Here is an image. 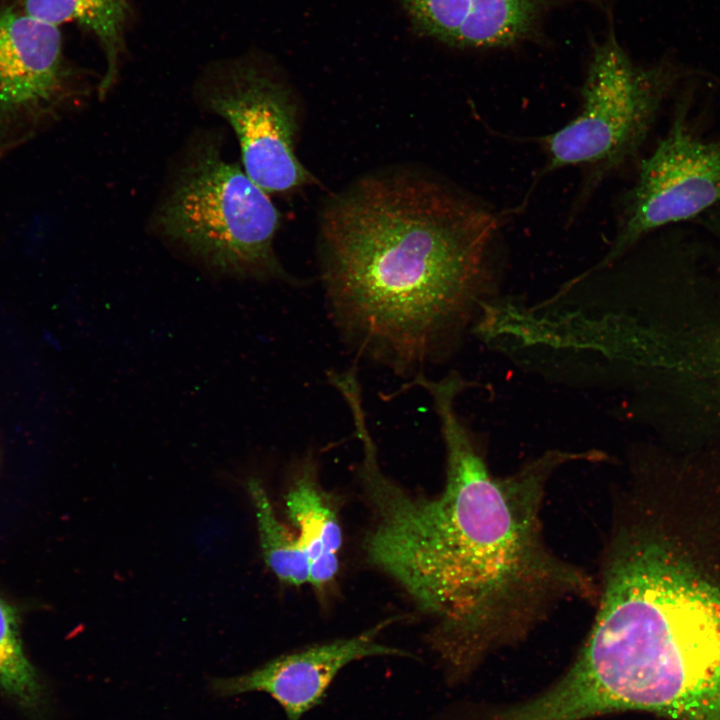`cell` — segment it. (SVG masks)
I'll return each mask as SVG.
<instances>
[{"label": "cell", "mask_w": 720, "mask_h": 720, "mask_svg": "<svg viewBox=\"0 0 720 720\" xmlns=\"http://www.w3.org/2000/svg\"><path fill=\"white\" fill-rule=\"evenodd\" d=\"M465 390L452 375L424 385L446 458L444 487L434 497L414 495L384 473L372 436L359 441L358 472L373 517L365 554L430 620L426 642L450 681L527 636L563 603L596 604V577L547 544L542 508L558 469L607 459L595 449H553L496 476L480 435L458 412Z\"/></svg>", "instance_id": "6da1fadb"}, {"label": "cell", "mask_w": 720, "mask_h": 720, "mask_svg": "<svg viewBox=\"0 0 720 720\" xmlns=\"http://www.w3.org/2000/svg\"><path fill=\"white\" fill-rule=\"evenodd\" d=\"M506 215L422 172L364 176L320 218V278L345 345L409 378L450 357L494 302Z\"/></svg>", "instance_id": "7a4b0ae2"}, {"label": "cell", "mask_w": 720, "mask_h": 720, "mask_svg": "<svg viewBox=\"0 0 720 720\" xmlns=\"http://www.w3.org/2000/svg\"><path fill=\"white\" fill-rule=\"evenodd\" d=\"M596 614L554 698L570 720L640 710L720 720V590L614 514Z\"/></svg>", "instance_id": "3957f363"}, {"label": "cell", "mask_w": 720, "mask_h": 720, "mask_svg": "<svg viewBox=\"0 0 720 720\" xmlns=\"http://www.w3.org/2000/svg\"><path fill=\"white\" fill-rule=\"evenodd\" d=\"M157 222L166 237L216 273L298 283L274 251L278 210L214 143H199L190 153Z\"/></svg>", "instance_id": "277c9868"}, {"label": "cell", "mask_w": 720, "mask_h": 720, "mask_svg": "<svg viewBox=\"0 0 720 720\" xmlns=\"http://www.w3.org/2000/svg\"><path fill=\"white\" fill-rule=\"evenodd\" d=\"M674 83L666 65L635 64L611 34L595 47L578 113L558 130L535 138L546 156L542 177L566 167L583 170L577 204L638 153Z\"/></svg>", "instance_id": "5b68a950"}, {"label": "cell", "mask_w": 720, "mask_h": 720, "mask_svg": "<svg viewBox=\"0 0 720 720\" xmlns=\"http://www.w3.org/2000/svg\"><path fill=\"white\" fill-rule=\"evenodd\" d=\"M720 204V137L705 139L678 106L665 135L639 164L623 195L609 250L585 274L603 271L653 232L708 213Z\"/></svg>", "instance_id": "8992f818"}, {"label": "cell", "mask_w": 720, "mask_h": 720, "mask_svg": "<svg viewBox=\"0 0 720 720\" xmlns=\"http://www.w3.org/2000/svg\"><path fill=\"white\" fill-rule=\"evenodd\" d=\"M201 99L231 125L244 171L265 192H289L313 182L295 153L298 105L282 81L240 61L219 70L202 88Z\"/></svg>", "instance_id": "52a82bcc"}, {"label": "cell", "mask_w": 720, "mask_h": 720, "mask_svg": "<svg viewBox=\"0 0 720 720\" xmlns=\"http://www.w3.org/2000/svg\"><path fill=\"white\" fill-rule=\"evenodd\" d=\"M395 620L382 621L349 638L282 654L245 674L211 678L209 690L219 698L263 692L280 705L287 720H301L322 702L336 676L350 663L375 656L410 657L408 652L378 640Z\"/></svg>", "instance_id": "ba28073f"}, {"label": "cell", "mask_w": 720, "mask_h": 720, "mask_svg": "<svg viewBox=\"0 0 720 720\" xmlns=\"http://www.w3.org/2000/svg\"><path fill=\"white\" fill-rule=\"evenodd\" d=\"M65 87L59 27L17 5L0 11V114L40 116L62 99Z\"/></svg>", "instance_id": "9c48e42d"}, {"label": "cell", "mask_w": 720, "mask_h": 720, "mask_svg": "<svg viewBox=\"0 0 720 720\" xmlns=\"http://www.w3.org/2000/svg\"><path fill=\"white\" fill-rule=\"evenodd\" d=\"M562 0H401L423 32L448 44L505 47L528 37Z\"/></svg>", "instance_id": "30bf717a"}, {"label": "cell", "mask_w": 720, "mask_h": 720, "mask_svg": "<svg viewBox=\"0 0 720 720\" xmlns=\"http://www.w3.org/2000/svg\"><path fill=\"white\" fill-rule=\"evenodd\" d=\"M285 505L307 557L309 583L323 591L338 573L343 536L336 506L318 482L312 459L301 463Z\"/></svg>", "instance_id": "8fae6325"}, {"label": "cell", "mask_w": 720, "mask_h": 720, "mask_svg": "<svg viewBox=\"0 0 720 720\" xmlns=\"http://www.w3.org/2000/svg\"><path fill=\"white\" fill-rule=\"evenodd\" d=\"M29 15L60 26L75 22L92 32L105 54L107 68L99 86L104 97L116 80L123 51V35L129 13L128 0H19Z\"/></svg>", "instance_id": "7c38bea8"}, {"label": "cell", "mask_w": 720, "mask_h": 720, "mask_svg": "<svg viewBox=\"0 0 720 720\" xmlns=\"http://www.w3.org/2000/svg\"><path fill=\"white\" fill-rule=\"evenodd\" d=\"M247 488L255 509L260 547L266 565L283 583L293 586L309 583L308 561L298 535L278 519L259 479L250 478Z\"/></svg>", "instance_id": "4fadbf2b"}, {"label": "cell", "mask_w": 720, "mask_h": 720, "mask_svg": "<svg viewBox=\"0 0 720 720\" xmlns=\"http://www.w3.org/2000/svg\"><path fill=\"white\" fill-rule=\"evenodd\" d=\"M0 689L24 707L39 704L42 688L21 641L16 610L0 597Z\"/></svg>", "instance_id": "5bb4252c"}]
</instances>
